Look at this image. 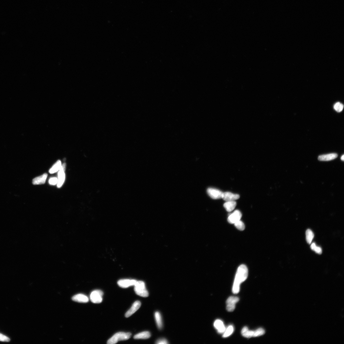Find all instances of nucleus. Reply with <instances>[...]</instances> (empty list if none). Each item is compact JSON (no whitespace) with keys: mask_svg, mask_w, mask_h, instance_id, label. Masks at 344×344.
<instances>
[{"mask_svg":"<svg viewBox=\"0 0 344 344\" xmlns=\"http://www.w3.org/2000/svg\"><path fill=\"white\" fill-rule=\"evenodd\" d=\"M248 273V271L245 265H242L239 267L235 275L233 286L232 291L234 294H237L239 292L240 285L247 279Z\"/></svg>","mask_w":344,"mask_h":344,"instance_id":"f257e3e1","label":"nucleus"},{"mask_svg":"<svg viewBox=\"0 0 344 344\" xmlns=\"http://www.w3.org/2000/svg\"><path fill=\"white\" fill-rule=\"evenodd\" d=\"M131 335V334L130 332H119L115 334L110 338L108 340L107 343L108 344H114L117 343L119 341L126 340L129 339Z\"/></svg>","mask_w":344,"mask_h":344,"instance_id":"f03ea898","label":"nucleus"},{"mask_svg":"<svg viewBox=\"0 0 344 344\" xmlns=\"http://www.w3.org/2000/svg\"><path fill=\"white\" fill-rule=\"evenodd\" d=\"M134 286L135 291L137 295L143 297H148V292L146 289L145 282L142 281H137Z\"/></svg>","mask_w":344,"mask_h":344,"instance_id":"7ed1b4c3","label":"nucleus"},{"mask_svg":"<svg viewBox=\"0 0 344 344\" xmlns=\"http://www.w3.org/2000/svg\"><path fill=\"white\" fill-rule=\"evenodd\" d=\"M103 292L100 290H95L92 292L90 296L91 301L94 303H100L102 301Z\"/></svg>","mask_w":344,"mask_h":344,"instance_id":"20e7f679","label":"nucleus"},{"mask_svg":"<svg viewBox=\"0 0 344 344\" xmlns=\"http://www.w3.org/2000/svg\"><path fill=\"white\" fill-rule=\"evenodd\" d=\"M66 168V164L63 163L61 167L58 171V182L57 184V187L58 188L61 187L64 183L65 180V171Z\"/></svg>","mask_w":344,"mask_h":344,"instance_id":"39448f33","label":"nucleus"},{"mask_svg":"<svg viewBox=\"0 0 344 344\" xmlns=\"http://www.w3.org/2000/svg\"><path fill=\"white\" fill-rule=\"evenodd\" d=\"M239 299L237 297H231L226 301L227 310L229 312H232L235 309V304L239 302Z\"/></svg>","mask_w":344,"mask_h":344,"instance_id":"423d86ee","label":"nucleus"},{"mask_svg":"<svg viewBox=\"0 0 344 344\" xmlns=\"http://www.w3.org/2000/svg\"><path fill=\"white\" fill-rule=\"evenodd\" d=\"M242 217V214L241 212L238 210H236L230 215L227 218V221L229 223L234 224L240 220Z\"/></svg>","mask_w":344,"mask_h":344,"instance_id":"0eeeda50","label":"nucleus"},{"mask_svg":"<svg viewBox=\"0 0 344 344\" xmlns=\"http://www.w3.org/2000/svg\"><path fill=\"white\" fill-rule=\"evenodd\" d=\"M207 193L210 196L214 199H218L222 198L223 193L220 190L210 188L207 190Z\"/></svg>","mask_w":344,"mask_h":344,"instance_id":"6e6552de","label":"nucleus"},{"mask_svg":"<svg viewBox=\"0 0 344 344\" xmlns=\"http://www.w3.org/2000/svg\"><path fill=\"white\" fill-rule=\"evenodd\" d=\"M135 279H123L119 280L118 282V284L120 287L123 288H127L132 286H134L137 282Z\"/></svg>","mask_w":344,"mask_h":344,"instance_id":"1a4fd4ad","label":"nucleus"},{"mask_svg":"<svg viewBox=\"0 0 344 344\" xmlns=\"http://www.w3.org/2000/svg\"><path fill=\"white\" fill-rule=\"evenodd\" d=\"M240 196L238 194H234L230 192L223 193L222 199L226 202L234 201L238 199Z\"/></svg>","mask_w":344,"mask_h":344,"instance_id":"9d476101","label":"nucleus"},{"mask_svg":"<svg viewBox=\"0 0 344 344\" xmlns=\"http://www.w3.org/2000/svg\"><path fill=\"white\" fill-rule=\"evenodd\" d=\"M141 303L139 301L135 302L132 305L130 309L125 314V317H129L141 307Z\"/></svg>","mask_w":344,"mask_h":344,"instance_id":"9b49d317","label":"nucleus"},{"mask_svg":"<svg viewBox=\"0 0 344 344\" xmlns=\"http://www.w3.org/2000/svg\"><path fill=\"white\" fill-rule=\"evenodd\" d=\"M214 326L219 334H222L225 332L226 328L222 321L220 320H217L214 322Z\"/></svg>","mask_w":344,"mask_h":344,"instance_id":"f8f14e48","label":"nucleus"},{"mask_svg":"<svg viewBox=\"0 0 344 344\" xmlns=\"http://www.w3.org/2000/svg\"><path fill=\"white\" fill-rule=\"evenodd\" d=\"M338 155L336 153H330L319 156L318 159L320 161H329L337 158Z\"/></svg>","mask_w":344,"mask_h":344,"instance_id":"ddd939ff","label":"nucleus"},{"mask_svg":"<svg viewBox=\"0 0 344 344\" xmlns=\"http://www.w3.org/2000/svg\"><path fill=\"white\" fill-rule=\"evenodd\" d=\"M72 299L74 302L80 303H87L89 302V299L86 296L82 294L76 295L72 298Z\"/></svg>","mask_w":344,"mask_h":344,"instance_id":"4468645a","label":"nucleus"},{"mask_svg":"<svg viewBox=\"0 0 344 344\" xmlns=\"http://www.w3.org/2000/svg\"><path fill=\"white\" fill-rule=\"evenodd\" d=\"M47 176V173H45L40 176L36 177L33 180L32 183L34 185L43 184L45 183Z\"/></svg>","mask_w":344,"mask_h":344,"instance_id":"2eb2a0df","label":"nucleus"},{"mask_svg":"<svg viewBox=\"0 0 344 344\" xmlns=\"http://www.w3.org/2000/svg\"><path fill=\"white\" fill-rule=\"evenodd\" d=\"M237 205V203L235 201L226 202L224 204V207L227 211L230 212L234 210Z\"/></svg>","mask_w":344,"mask_h":344,"instance_id":"dca6fc26","label":"nucleus"},{"mask_svg":"<svg viewBox=\"0 0 344 344\" xmlns=\"http://www.w3.org/2000/svg\"><path fill=\"white\" fill-rule=\"evenodd\" d=\"M254 333V331L249 330L248 328L246 327H244L241 331V334L243 336L247 338L253 337Z\"/></svg>","mask_w":344,"mask_h":344,"instance_id":"f3484780","label":"nucleus"},{"mask_svg":"<svg viewBox=\"0 0 344 344\" xmlns=\"http://www.w3.org/2000/svg\"><path fill=\"white\" fill-rule=\"evenodd\" d=\"M151 334L149 331H144L135 335L134 336L135 339H147L150 338Z\"/></svg>","mask_w":344,"mask_h":344,"instance_id":"a211bd4d","label":"nucleus"},{"mask_svg":"<svg viewBox=\"0 0 344 344\" xmlns=\"http://www.w3.org/2000/svg\"><path fill=\"white\" fill-rule=\"evenodd\" d=\"M155 317L156 323L158 328L161 329L163 327V322L161 315L159 312H155Z\"/></svg>","mask_w":344,"mask_h":344,"instance_id":"6ab92c4d","label":"nucleus"},{"mask_svg":"<svg viewBox=\"0 0 344 344\" xmlns=\"http://www.w3.org/2000/svg\"><path fill=\"white\" fill-rule=\"evenodd\" d=\"M61 162L60 160H58L56 163L49 170V173L50 174H53L58 171L62 166Z\"/></svg>","mask_w":344,"mask_h":344,"instance_id":"aec40b11","label":"nucleus"},{"mask_svg":"<svg viewBox=\"0 0 344 344\" xmlns=\"http://www.w3.org/2000/svg\"><path fill=\"white\" fill-rule=\"evenodd\" d=\"M306 239L307 242L310 244L314 237V235L312 231L310 229H307L306 231Z\"/></svg>","mask_w":344,"mask_h":344,"instance_id":"412c9836","label":"nucleus"},{"mask_svg":"<svg viewBox=\"0 0 344 344\" xmlns=\"http://www.w3.org/2000/svg\"><path fill=\"white\" fill-rule=\"evenodd\" d=\"M234 331V328L233 326L230 325L226 329L223 333V337L226 338L230 336L233 333Z\"/></svg>","mask_w":344,"mask_h":344,"instance_id":"4be33fe9","label":"nucleus"},{"mask_svg":"<svg viewBox=\"0 0 344 344\" xmlns=\"http://www.w3.org/2000/svg\"><path fill=\"white\" fill-rule=\"evenodd\" d=\"M310 247L311 250L314 251L316 253L319 254H322V250L321 248L316 245L315 243H312Z\"/></svg>","mask_w":344,"mask_h":344,"instance_id":"5701e85b","label":"nucleus"},{"mask_svg":"<svg viewBox=\"0 0 344 344\" xmlns=\"http://www.w3.org/2000/svg\"><path fill=\"white\" fill-rule=\"evenodd\" d=\"M234 225L236 227L240 230L243 231L245 229V224L241 220L235 222Z\"/></svg>","mask_w":344,"mask_h":344,"instance_id":"b1692460","label":"nucleus"},{"mask_svg":"<svg viewBox=\"0 0 344 344\" xmlns=\"http://www.w3.org/2000/svg\"><path fill=\"white\" fill-rule=\"evenodd\" d=\"M344 106L342 104L338 102L336 103L334 105V109L338 112H340L343 109Z\"/></svg>","mask_w":344,"mask_h":344,"instance_id":"393cba45","label":"nucleus"},{"mask_svg":"<svg viewBox=\"0 0 344 344\" xmlns=\"http://www.w3.org/2000/svg\"><path fill=\"white\" fill-rule=\"evenodd\" d=\"M265 332L263 328H259L257 330L254 331L253 337H256L261 336L262 335L264 334Z\"/></svg>","mask_w":344,"mask_h":344,"instance_id":"a878e982","label":"nucleus"},{"mask_svg":"<svg viewBox=\"0 0 344 344\" xmlns=\"http://www.w3.org/2000/svg\"><path fill=\"white\" fill-rule=\"evenodd\" d=\"M58 182V178L54 177L51 178L49 180L50 184L51 185H55L57 184Z\"/></svg>","mask_w":344,"mask_h":344,"instance_id":"bb28decb","label":"nucleus"},{"mask_svg":"<svg viewBox=\"0 0 344 344\" xmlns=\"http://www.w3.org/2000/svg\"><path fill=\"white\" fill-rule=\"evenodd\" d=\"M10 339L1 334H0V341L3 342H9Z\"/></svg>","mask_w":344,"mask_h":344,"instance_id":"cd10ccee","label":"nucleus"},{"mask_svg":"<svg viewBox=\"0 0 344 344\" xmlns=\"http://www.w3.org/2000/svg\"><path fill=\"white\" fill-rule=\"evenodd\" d=\"M158 344H167L168 343L167 340L165 339H161L158 340L156 343Z\"/></svg>","mask_w":344,"mask_h":344,"instance_id":"c85d7f7f","label":"nucleus"},{"mask_svg":"<svg viewBox=\"0 0 344 344\" xmlns=\"http://www.w3.org/2000/svg\"><path fill=\"white\" fill-rule=\"evenodd\" d=\"M341 160L343 161H344V155H343L341 157Z\"/></svg>","mask_w":344,"mask_h":344,"instance_id":"c756f323","label":"nucleus"}]
</instances>
